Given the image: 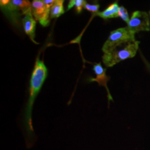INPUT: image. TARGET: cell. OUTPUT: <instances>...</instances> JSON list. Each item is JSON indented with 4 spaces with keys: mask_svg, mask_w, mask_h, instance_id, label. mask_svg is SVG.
<instances>
[{
    "mask_svg": "<svg viewBox=\"0 0 150 150\" xmlns=\"http://www.w3.org/2000/svg\"><path fill=\"white\" fill-rule=\"evenodd\" d=\"M47 76V67L43 61H41L38 57L32 72L30 80L29 98L23 115V129L25 133L26 143L28 148L33 146L36 140L32 122V111L33 103Z\"/></svg>",
    "mask_w": 150,
    "mask_h": 150,
    "instance_id": "obj_1",
    "label": "cell"
},
{
    "mask_svg": "<svg viewBox=\"0 0 150 150\" xmlns=\"http://www.w3.org/2000/svg\"><path fill=\"white\" fill-rule=\"evenodd\" d=\"M139 41L129 42L123 48H115L104 54L102 56L103 64L106 67H112L122 61L134 57L139 49Z\"/></svg>",
    "mask_w": 150,
    "mask_h": 150,
    "instance_id": "obj_2",
    "label": "cell"
},
{
    "mask_svg": "<svg viewBox=\"0 0 150 150\" xmlns=\"http://www.w3.org/2000/svg\"><path fill=\"white\" fill-rule=\"evenodd\" d=\"M135 41L134 33L131 32L128 27L120 28L110 33L109 37L102 47V51L105 54L121 46L123 44Z\"/></svg>",
    "mask_w": 150,
    "mask_h": 150,
    "instance_id": "obj_3",
    "label": "cell"
},
{
    "mask_svg": "<svg viewBox=\"0 0 150 150\" xmlns=\"http://www.w3.org/2000/svg\"><path fill=\"white\" fill-rule=\"evenodd\" d=\"M54 2L53 0H34L31 3L32 15L43 27L47 26L50 23L49 17Z\"/></svg>",
    "mask_w": 150,
    "mask_h": 150,
    "instance_id": "obj_4",
    "label": "cell"
},
{
    "mask_svg": "<svg viewBox=\"0 0 150 150\" xmlns=\"http://www.w3.org/2000/svg\"><path fill=\"white\" fill-rule=\"evenodd\" d=\"M127 25L129 30L134 34L139 31L150 30L149 17L146 12L143 11L133 12Z\"/></svg>",
    "mask_w": 150,
    "mask_h": 150,
    "instance_id": "obj_5",
    "label": "cell"
},
{
    "mask_svg": "<svg viewBox=\"0 0 150 150\" xmlns=\"http://www.w3.org/2000/svg\"><path fill=\"white\" fill-rule=\"evenodd\" d=\"M0 5L1 10L12 23L16 27H20L19 18L22 15L21 11L12 4L11 1L1 0Z\"/></svg>",
    "mask_w": 150,
    "mask_h": 150,
    "instance_id": "obj_6",
    "label": "cell"
},
{
    "mask_svg": "<svg viewBox=\"0 0 150 150\" xmlns=\"http://www.w3.org/2000/svg\"><path fill=\"white\" fill-rule=\"evenodd\" d=\"M93 70L95 71L96 77V78H90L89 81L90 82H93L95 81L97 82L100 86H104L107 92V97L108 100V102L110 101H113V98L111 95L110 92V91L107 87V83L108 81L110 80V77L107 76L106 74V69L103 68L101 64V63L96 64H94Z\"/></svg>",
    "mask_w": 150,
    "mask_h": 150,
    "instance_id": "obj_7",
    "label": "cell"
},
{
    "mask_svg": "<svg viewBox=\"0 0 150 150\" xmlns=\"http://www.w3.org/2000/svg\"><path fill=\"white\" fill-rule=\"evenodd\" d=\"M22 25L25 32L31 40L32 42L38 44V43L35 41L36 21L33 17L32 9L28 11L25 15V17L22 19Z\"/></svg>",
    "mask_w": 150,
    "mask_h": 150,
    "instance_id": "obj_8",
    "label": "cell"
},
{
    "mask_svg": "<svg viewBox=\"0 0 150 150\" xmlns=\"http://www.w3.org/2000/svg\"><path fill=\"white\" fill-rule=\"evenodd\" d=\"M120 7L117 2L113 3L109 6L105 11L98 12L96 15L100 16L103 19H108L118 17Z\"/></svg>",
    "mask_w": 150,
    "mask_h": 150,
    "instance_id": "obj_9",
    "label": "cell"
},
{
    "mask_svg": "<svg viewBox=\"0 0 150 150\" xmlns=\"http://www.w3.org/2000/svg\"><path fill=\"white\" fill-rule=\"evenodd\" d=\"M63 0H56L52 6L50 12V18L59 17L64 13Z\"/></svg>",
    "mask_w": 150,
    "mask_h": 150,
    "instance_id": "obj_10",
    "label": "cell"
},
{
    "mask_svg": "<svg viewBox=\"0 0 150 150\" xmlns=\"http://www.w3.org/2000/svg\"><path fill=\"white\" fill-rule=\"evenodd\" d=\"M86 4V1H83V0H71L70 1L68 4L67 11L69 10L74 6H75L77 13H80L82 10V8H84V6Z\"/></svg>",
    "mask_w": 150,
    "mask_h": 150,
    "instance_id": "obj_11",
    "label": "cell"
},
{
    "mask_svg": "<svg viewBox=\"0 0 150 150\" xmlns=\"http://www.w3.org/2000/svg\"><path fill=\"white\" fill-rule=\"evenodd\" d=\"M118 16L120 17L123 21H125L127 23H128L129 21V18L127 11L123 6H121L120 7L119 12H118Z\"/></svg>",
    "mask_w": 150,
    "mask_h": 150,
    "instance_id": "obj_12",
    "label": "cell"
},
{
    "mask_svg": "<svg viewBox=\"0 0 150 150\" xmlns=\"http://www.w3.org/2000/svg\"><path fill=\"white\" fill-rule=\"evenodd\" d=\"M84 8L91 12L93 14L96 15L97 13L98 12V10L100 8V5L98 4L90 5V4L86 3L85 5L84 6Z\"/></svg>",
    "mask_w": 150,
    "mask_h": 150,
    "instance_id": "obj_13",
    "label": "cell"
},
{
    "mask_svg": "<svg viewBox=\"0 0 150 150\" xmlns=\"http://www.w3.org/2000/svg\"><path fill=\"white\" fill-rule=\"evenodd\" d=\"M149 13H150V12H149Z\"/></svg>",
    "mask_w": 150,
    "mask_h": 150,
    "instance_id": "obj_14",
    "label": "cell"
}]
</instances>
